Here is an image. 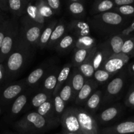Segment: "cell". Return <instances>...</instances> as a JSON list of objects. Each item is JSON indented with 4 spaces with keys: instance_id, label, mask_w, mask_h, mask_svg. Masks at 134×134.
<instances>
[{
    "instance_id": "obj_1",
    "label": "cell",
    "mask_w": 134,
    "mask_h": 134,
    "mask_svg": "<svg viewBox=\"0 0 134 134\" xmlns=\"http://www.w3.org/2000/svg\"><path fill=\"white\" fill-rule=\"evenodd\" d=\"M36 50L18 37L14 49L3 63L5 68V82L12 81L22 73L32 60Z\"/></svg>"
},
{
    "instance_id": "obj_2",
    "label": "cell",
    "mask_w": 134,
    "mask_h": 134,
    "mask_svg": "<svg viewBox=\"0 0 134 134\" xmlns=\"http://www.w3.org/2000/svg\"><path fill=\"white\" fill-rule=\"evenodd\" d=\"M131 19L109 11L90 16L88 18L87 22L98 35L108 38L120 34L129 26Z\"/></svg>"
},
{
    "instance_id": "obj_3",
    "label": "cell",
    "mask_w": 134,
    "mask_h": 134,
    "mask_svg": "<svg viewBox=\"0 0 134 134\" xmlns=\"http://www.w3.org/2000/svg\"><path fill=\"white\" fill-rule=\"evenodd\" d=\"M58 122L48 120L35 111H30L13 124L19 134H43L58 126Z\"/></svg>"
},
{
    "instance_id": "obj_4",
    "label": "cell",
    "mask_w": 134,
    "mask_h": 134,
    "mask_svg": "<svg viewBox=\"0 0 134 134\" xmlns=\"http://www.w3.org/2000/svg\"><path fill=\"white\" fill-rule=\"evenodd\" d=\"M126 84V73L124 69L117 73L112 80L103 86L101 110L119 100Z\"/></svg>"
},
{
    "instance_id": "obj_5",
    "label": "cell",
    "mask_w": 134,
    "mask_h": 134,
    "mask_svg": "<svg viewBox=\"0 0 134 134\" xmlns=\"http://www.w3.org/2000/svg\"><path fill=\"white\" fill-rule=\"evenodd\" d=\"M20 32L18 37L32 48H38L39 39L46 25H41L30 20L26 15L19 19Z\"/></svg>"
},
{
    "instance_id": "obj_6",
    "label": "cell",
    "mask_w": 134,
    "mask_h": 134,
    "mask_svg": "<svg viewBox=\"0 0 134 134\" xmlns=\"http://www.w3.org/2000/svg\"><path fill=\"white\" fill-rule=\"evenodd\" d=\"M20 32L19 19L10 18V25L0 50V64H3L12 52Z\"/></svg>"
},
{
    "instance_id": "obj_7",
    "label": "cell",
    "mask_w": 134,
    "mask_h": 134,
    "mask_svg": "<svg viewBox=\"0 0 134 134\" xmlns=\"http://www.w3.org/2000/svg\"><path fill=\"white\" fill-rule=\"evenodd\" d=\"M27 88L26 79L9 83L0 92V102L3 105L12 104L16 98Z\"/></svg>"
},
{
    "instance_id": "obj_8",
    "label": "cell",
    "mask_w": 134,
    "mask_h": 134,
    "mask_svg": "<svg viewBox=\"0 0 134 134\" xmlns=\"http://www.w3.org/2000/svg\"><path fill=\"white\" fill-rule=\"evenodd\" d=\"M62 132L65 133L82 134L75 107H67L60 119Z\"/></svg>"
},
{
    "instance_id": "obj_9",
    "label": "cell",
    "mask_w": 134,
    "mask_h": 134,
    "mask_svg": "<svg viewBox=\"0 0 134 134\" xmlns=\"http://www.w3.org/2000/svg\"><path fill=\"white\" fill-rule=\"evenodd\" d=\"M54 65L53 62L47 61L32 71L25 78L27 88L35 90H39L41 84Z\"/></svg>"
},
{
    "instance_id": "obj_10",
    "label": "cell",
    "mask_w": 134,
    "mask_h": 134,
    "mask_svg": "<svg viewBox=\"0 0 134 134\" xmlns=\"http://www.w3.org/2000/svg\"><path fill=\"white\" fill-rule=\"evenodd\" d=\"M124 107L121 103H114L102 109L95 116L98 124L107 125L116 121L122 115Z\"/></svg>"
},
{
    "instance_id": "obj_11",
    "label": "cell",
    "mask_w": 134,
    "mask_h": 134,
    "mask_svg": "<svg viewBox=\"0 0 134 134\" xmlns=\"http://www.w3.org/2000/svg\"><path fill=\"white\" fill-rule=\"evenodd\" d=\"M82 134H99L98 124L93 115L81 107H75Z\"/></svg>"
},
{
    "instance_id": "obj_12",
    "label": "cell",
    "mask_w": 134,
    "mask_h": 134,
    "mask_svg": "<svg viewBox=\"0 0 134 134\" xmlns=\"http://www.w3.org/2000/svg\"><path fill=\"white\" fill-rule=\"evenodd\" d=\"M130 57L123 53L113 54L107 59L100 69L109 73H117L122 70L124 67L128 64Z\"/></svg>"
},
{
    "instance_id": "obj_13",
    "label": "cell",
    "mask_w": 134,
    "mask_h": 134,
    "mask_svg": "<svg viewBox=\"0 0 134 134\" xmlns=\"http://www.w3.org/2000/svg\"><path fill=\"white\" fill-rule=\"evenodd\" d=\"M35 91L37 90L27 88L24 92H22L19 96L16 98L15 100L10 105L9 113L11 117H15L21 112L24 111L27 103L30 100L31 96L34 95Z\"/></svg>"
},
{
    "instance_id": "obj_14",
    "label": "cell",
    "mask_w": 134,
    "mask_h": 134,
    "mask_svg": "<svg viewBox=\"0 0 134 134\" xmlns=\"http://www.w3.org/2000/svg\"><path fill=\"white\" fill-rule=\"evenodd\" d=\"M68 33L77 39L81 37L90 35V26L88 22L84 20L71 19L68 23Z\"/></svg>"
},
{
    "instance_id": "obj_15",
    "label": "cell",
    "mask_w": 134,
    "mask_h": 134,
    "mask_svg": "<svg viewBox=\"0 0 134 134\" xmlns=\"http://www.w3.org/2000/svg\"><path fill=\"white\" fill-rule=\"evenodd\" d=\"M60 70H61L60 67L54 64L44 79L43 82H41L39 90L53 95L57 85L58 77Z\"/></svg>"
},
{
    "instance_id": "obj_16",
    "label": "cell",
    "mask_w": 134,
    "mask_h": 134,
    "mask_svg": "<svg viewBox=\"0 0 134 134\" xmlns=\"http://www.w3.org/2000/svg\"><path fill=\"white\" fill-rule=\"evenodd\" d=\"M98 87L99 86L98 84L92 78L87 79L84 86L77 94L74 102L75 104L77 106L85 105L86 101L96 91Z\"/></svg>"
},
{
    "instance_id": "obj_17",
    "label": "cell",
    "mask_w": 134,
    "mask_h": 134,
    "mask_svg": "<svg viewBox=\"0 0 134 134\" xmlns=\"http://www.w3.org/2000/svg\"><path fill=\"white\" fill-rule=\"evenodd\" d=\"M67 10L73 19L83 20L86 16L85 1L84 0H66Z\"/></svg>"
},
{
    "instance_id": "obj_18",
    "label": "cell",
    "mask_w": 134,
    "mask_h": 134,
    "mask_svg": "<svg viewBox=\"0 0 134 134\" xmlns=\"http://www.w3.org/2000/svg\"><path fill=\"white\" fill-rule=\"evenodd\" d=\"M99 134H134V121L126 120L101 130Z\"/></svg>"
},
{
    "instance_id": "obj_19",
    "label": "cell",
    "mask_w": 134,
    "mask_h": 134,
    "mask_svg": "<svg viewBox=\"0 0 134 134\" xmlns=\"http://www.w3.org/2000/svg\"><path fill=\"white\" fill-rule=\"evenodd\" d=\"M130 37H126L121 34H116L107 38L103 44L111 53V54H116L121 53L122 48L125 41Z\"/></svg>"
},
{
    "instance_id": "obj_20",
    "label": "cell",
    "mask_w": 134,
    "mask_h": 134,
    "mask_svg": "<svg viewBox=\"0 0 134 134\" xmlns=\"http://www.w3.org/2000/svg\"><path fill=\"white\" fill-rule=\"evenodd\" d=\"M30 1V0H8V13H10L13 18L20 19L26 14Z\"/></svg>"
},
{
    "instance_id": "obj_21",
    "label": "cell",
    "mask_w": 134,
    "mask_h": 134,
    "mask_svg": "<svg viewBox=\"0 0 134 134\" xmlns=\"http://www.w3.org/2000/svg\"><path fill=\"white\" fill-rule=\"evenodd\" d=\"M69 79L70 80L72 88L73 90V101L75 102L77 94L84 86L87 79L79 71L78 68H73L69 75Z\"/></svg>"
},
{
    "instance_id": "obj_22",
    "label": "cell",
    "mask_w": 134,
    "mask_h": 134,
    "mask_svg": "<svg viewBox=\"0 0 134 134\" xmlns=\"http://www.w3.org/2000/svg\"><path fill=\"white\" fill-rule=\"evenodd\" d=\"M68 33V23H66L64 19L58 20L57 26L52 32V35L50 38L47 48H54L57 43Z\"/></svg>"
},
{
    "instance_id": "obj_23",
    "label": "cell",
    "mask_w": 134,
    "mask_h": 134,
    "mask_svg": "<svg viewBox=\"0 0 134 134\" xmlns=\"http://www.w3.org/2000/svg\"><path fill=\"white\" fill-rule=\"evenodd\" d=\"M111 55L112 54L110 51L103 45V43H102L97 44L94 51V58H93V65H94V70L96 71L100 69L103 64Z\"/></svg>"
},
{
    "instance_id": "obj_24",
    "label": "cell",
    "mask_w": 134,
    "mask_h": 134,
    "mask_svg": "<svg viewBox=\"0 0 134 134\" xmlns=\"http://www.w3.org/2000/svg\"><path fill=\"white\" fill-rule=\"evenodd\" d=\"M52 98H53L52 94L38 90L37 92H35L34 95L31 96V99L27 103L24 111L25 112V111H30L34 109H35Z\"/></svg>"
},
{
    "instance_id": "obj_25",
    "label": "cell",
    "mask_w": 134,
    "mask_h": 134,
    "mask_svg": "<svg viewBox=\"0 0 134 134\" xmlns=\"http://www.w3.org/2000/svg\"><path fill=\"white\" fill-rule=\"evenodd\" d=\"M102 90H97L85 104V110L94 116L98 110L100 109L102 100Z\"/></svg>"
},
{
    "instance_id": "obj_26",
    "label": "cell",
    "mask_w": 134,
    "mask_h": 134,
    "mask_svg": "<svg viewBox=\"0 0 134 134\" xmlns=\"http://www.w3.org/2000/svg\"><path fill=\"white\" fill-rule=\"evenodd\" d=\"M35 111L48 120L58 122L59 123H60V121L58 119L55 113L54 97L41 105L40 107L35 109Z\"/></svg>"
},
{
    "instance_id": "obj_27",
    "label": "cell",
    "mask_w": 134,
    "mask_h": 134,
    "mask_svg": "<svg viewBox=\"0 0 134 134\" xmlns=\"http://www.w3.org/2000/svg\"><path fill=\"white\" fill-rule=\"evenodd\" d=\"M58 23V20L56 19H54L50 21L48 23L46 24L43 33L39 39V43H38V48L41 50L47 48L48 42H49L50 38L52 35V32L55 29L56 26H57Z\"/></svg>"
},
{
    "instance_id": "obj_28",
    "label": "cell",
    "mask_w": 134,
    "mask_h": 134,
    "mask_svg": "<svg viewBox=\"0 0 134 134\" xmlns=\"http://www.w3.org/2000/svg\"><path fill=\"white\" fill-rule=\"evenodd\" d=\"M115 7L113 1L111 0H96L92 3L90 13L91 16L111 11Z\"/></svg>"
},
{
    "instance_id": "obj_29",
    "label": "cell",
    "mask_w": 134,
    "mask_h": 134,
    "mask_svg": "<svg viewBox=\"0 0 134 134\" xmlns=\"http://www.w3.org/2000/svg\"><path fill=\"white\" fill-rule=\"evenodd\" d=\"M76 38L71 34H68L57 43L54 48L58 53L65 54L69 52L75 47Z\"/></svg>"
},
{
    "instance_id": "obj_30",
    "label": "cell",
    "mask_w": 134,
    "mask_h": 134,
    "mask_svg": "<svg viewBox=\"0 0 134 134\" xmlns=\"http://www.w3.org/2000/svg\"><path fill=\"white\" fill-rule=\"evenodd\" d=\"M73 68V65H72L71 62H70L65 64L61 68L58 77L57 85H56V89H55L54 92L53 93V96L59 94L60 90L62 88L64 85H65V83L67 82L68 79H69L71 71Z\"/></svg>"
},
{
    "instance_id": "obj_31",
    "label": "cell",
    "mask_w": 134,
    "mask_h": 134,
    "mask_svg": "<svg viewBox=\"0 0 134 134\" xmlns=\"http://www.w3.org/2000/svg\"><path fill=\"white\" fill-rule=\"evenodd\" d=\"M30 20L41 25L47 24V20L41 14L35 4V1H30L26 9V14Z\"/></svg>"
},
{
    "instance_id": "obj_32",
    "label": "cell",
    "mask_w": 134,
    "mask_h": 134,
    "mask_svg": "<svg viewBox=\"0 0 134 134\" xmlns=\"http://www.w3.org/2000/svg\"><path fill=\"white\" fill-rule=\"evenodd\" d=\"M95 48L93 50L92 52H91L88 58L81 65L78 67V69H79L80 71L83 74V75L87 79L92 78L93 75L94 74V72H95L94 65H93V58H94V51H95Z\"/></svg>"
},
{
    "instance_id": "obj_33",
    "label": "cell",
    "mask_w": 134,
    "mask_h": 134,
    "mask_svg": "<svg viewBox=\"0 0 134 134\" xmlns=\"http://www.w3.org/2000/svg\"><path fill=\"white\" fill-rule=\"evenodd\" d=\"M94 49V48L89 50L74 48L71 62L73 68H78L79 65H81L88 58Z\"/></svg>"
},
{
    "instance_id": "obj_34",
    "label": "cell",
    "mask_w": 134,
    "mask_h": 134,
    "mask_svg": "<svg viewBox=\"0 0 134 134\" xmlns=\"http://www.w3.org/2000/svg\"><path fill=\"white\" fill-rule=\"evenodd\" d=\"M117 73H109L105 70L99 69L95 71L92 79L98 84V86H101V85L104 86L106 84L108 83L111 80H112Z\"/></svg>"
},
{
    "instance_id": "obj_35",
    "label": "cell",
    "mask_w": 134,
    "mask_h": 134,
    "mask_svg": "<svg viewBox=\"0 0 134 134\" xmlns=\"http://www.w3.org/2000/svg\"><path fill=\"white\" fill-rule=\"evenodd\" d=\"M96 41L94 37L91 35L81 37L76 39L75 47V48L78 49H92L97 45Z\"/></svg>"
},
{
    "instance_id": "obj_36",
    "label": "cell",
    "mask_w": 134,
    "mask_h": 134,
    "mask_svg": "<svg viewBox=\"0 0 134 134\" xmlns=\"http://www.w3.org/2000/svg\"><path fill=\"white\" fill-rule=\"evenodd\" d=\"M58 94L66 104H68L69 102L74 103V101H73V90L71 84L70 80L69 79L65 83V85H64L62 88L60 90Z\"/></svg>"
},
{
    "instance_id": "obj_37",
    "label": "cell",
    "mask_w": 134,
    "mask_h": 134,
    "mask_svg": "<svg viewBox=\"0 0 134 134\" xmlns=\"http://www.w3.org/2000/svg\"><path fill=\"white\" fill-rule=\"evenodd\" d=\"M35 4L39 13L46 20L51 18L54 15L52 10L46 3L45 0H38L35 1Z\"/></svg>"
},
{
    "instance_id": "obj_38",
    "label": "cell",
    "mask_w": 134,
    "mask_h": 134,
    "mask_svg": "<svg viewBox=\"0 0 134 134\" xmlns=\"http://www.w3.org/2000/svg\"><path fill=\"white\" fill-rule=\"evenodd\" d=\"M54 109H55V113H56V115L57 116L58 119L60 121L62 116L64 114V111L66 109L65 106H66V103L64 102L61 97L60 96L59 94L54 96Z\"/></svg>"
},
{
    "instance_id": "obj_39",
    "label": "cell",
    "mask_w": 134,
    "mask_h": 134,
    "mask_svg": "<svg viewBox=\"0 0 134 134\" xmlns=\"http://www.w3.org/2000/svg\"><path fill=\"white\" fill-rule=\"evenodd\" d=\"M111 11L115 12L120 15L126 18H132L134 17V5H124L116 7Z\"/></svg>"
},
{
    "instance_id": "obj_40",
    "label": "cell",
    "mask_w": 134,
    "mask_h": 134,
    "mask_svg": "<svg viewBox=\"0 0 134 134\" xmlns=\"http://www.w3.org/2000/svg\"><path fill=\"white\" fill-rule=\"evenodd\" d=\"M121 52L130 58L134 56V35L130 37L125 41Z\"/></svg>"
},
{
    "instance_id": "obj_41",
    "label": "cell",
    "mask_w": 134,
    "mask_h": 134,
    "mask_svg": "<svg viewBox=\"0 0 134 134\" xmlns=\"http://www.w3.org/2000/svg\"><path fill=\"white\" fill-rule=\"evenodd\" d=\"M124 104L126 107L134 109V82L128 90L124 100Z\"/></svg>"
},
{
    "instance_id": "obj_42",
    "label": "cell",
    "mask_w": 134,
    "mask_h": 134,
    "mask_svg": "<svg viewBox=\"0 0 134 134\" xmlns=\"http://www.w3.org/2000/svg\"><path fill=\"white\" fill-rule=\"evenodd\" d=\"M10 18H8L7 19L5 20L1 25H0V50L1 48L3 42L4 38L7 33L8 30H9V25H10Z\"/></svg>"
},
{
    "instance_id": "obj_43",
    "label": "cell",
    "mask_w": 134,
    "mask_h": 134,
    "mask_svg": "<svg viewBox=\"0 0 134 134\" xmlns=\"http://www.w3.org/2000/svg\"><path fill=\"white\" fill-rule=\"evenodd\" d=\"M47 5L55 14H59L61 12L62 2L60 0H45Z\"/></svg>"
},
{
    "instance_id": "obj_44",
    "label": "cell",
    "mask_w": 134,
    "mask_h": 134,
    "mask_svg": "<svg viewBox=\"0 0 134 134\" xmlns=\"http://www.w3.org/2000/svg\"><path fill=\"white\" fill-rule=\"evenodd\" d=\"M134 32V17L133 18V20L131 22V23L130 24L129 26L126 27V29H124L122 31L120 34H122V35H125L126 37H131L132 36L133 33Z\"/></svg>"
},
{
    "instance_id": "obj_45",
    "label": "cell",
    "mask_w": 134,
    "mask_h": 134,
    "mask_svg": "<svg viewBox=\"0 0 134 134\" xmlns=\"http://www.w3.org/2000/svg\"><path fill=\"white\" fill-rule=\"evenodd\" d=\"M115 7L124 5H134V0H114Z\"/></svg>"
},
{
    "instance_id": "obj_46",
    "label": "cell",
    "mask_w": 134,
    "mask_h": 134,
    "mask_svg": "<svg viewBox=\"0 0 134 134\" xmlns=\"http://www.w3.org/2000/svg\"><path fill=\"white\" fill-rule=\"evenodd\" d=\"M5 82V68L4 64H0V85Z\"/></svg>"
},
{
    "instance_id": "obj_47",
    "label": "cell",
    "mask_w": 134,
    "mask_h": 134,
    "mask_svg": "<svg viewBox=\"0 0 134 134\" xmlns=\"http://www.w3.org/2000/svg\"><path fill=\"white\" fill-rule=\"evenodd\" d=\"M127 70H128V73L130 77L134 81V62L128 64Z\"/></svg>"
},
{
    "instance_id": "obj_48",
    "label": "cell",
    "mask_w": 134,
    "mask_h": 134,
    "mask_svg": "<svg viewBox=\"0 0 134 134\" xmlns=\"http://www.w3.org/2000/svg\"><path fill=\"white\" fill-rule=\"evenodd\" d=\"M0 10L8 13V0H0Z\"/></svg>"
},
{
    "instance_id": "obj_49",
    "label": "cell",
    "mask_w": 134,
    "mask_h": 134,
    "mask_svg": "<svg viewBox=\"0 0 134 134\" xmlns=\"http://www.w3.org/2000/svg\"><path fill=\"white\" fill-rule=\"evenodd\" d=\"M7 18L8 17L5 16V14H3V12L1 11V10H0V25H1L5 20L7 19Z\"/></svg>"
},
{
    "instance_id": "obj_50",
    "label": "cell",
    "mask_w": 134,
    "mask_h": 134,
    "mask_svg": "<svg viewBox=\"0 0 134 134\" xmlns=\"http://www.w3.org/2000/svg\"><path fill=\"white\" fill-rule=\"evenodd\" d=\"M60 134H76V133H65V132H62Z\"/></svg>"
},
{
    "instance_id": "obj_51",
    "label": "cell",
    "mask_w": 134,
    "mask_h": 134,
    "mask_svg": "<svg viewBox=\"0 0 134 134\" xmlns=\"http://www.w3.org/2000/svg\"><path fill=\"white\" fill-rule=\"evenodd\" d=\"M129 120H132V121H134V116H132V117L130 118Z\"/></svg>"
},
{
    "instance_id": "obj_52",
    "label": "cell",
    "mask_w": 134,
    "mask_h": 134,
    "mask_svg": "<svg viewBox=\"0 0 134 134\" xmlns=\"http://www.w3.org/2000/svg\"><path fill=\"white\" fill-rule=\"evenodd\" d=\"M6 134H19V133H7Z\"/></svg>"
},
{
    "instance_id": "obj_53",
    "label": "cell",
    "mask_w": 134,
    "mask_h": 134,
    "mask_svg": "<svg viewBox=\"0 0 134 134\" xmlns=\"http://www.w3.org/2000/svg\"><path fill=\"white\" fill-rule=\"evenodd\" d=\"M1 107H0V115H1Z\"/></svg>"
},
{
    "instance_id": "obj_54",
    "label": "cell",
    "mask_w": 134,
    "mask_h": 134,
    "mask_svg": "<svg viewBox=\"0 0 134 134\" xmlns=\"http://www.w3.org/2000/svg\"><path fill=\"white\" fill-rule=\"evenodd\" d=\"M58 134H60V133H58Z\"/></svg>"
}]
</instances>
